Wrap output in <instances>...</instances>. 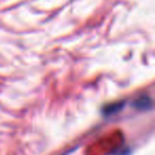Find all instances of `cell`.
<instances>
[{
    "label": "cell",
    "mask_w": 155,
    "mask_h": 155,
    "mask_svg": "<svg viewBox=\"0 0 155 155\" xmlns=\"http://www.w3.org/2000/svg\"><path fill=\"white\" fill-rule=\"evenodd\" d=\"M134 106H135L137 110H150L152 107V99H151L149 96H141L140 98L135 100L134 102Z\"/></svg>",
    "instance_id": "1"
},
{
    "label": "cell",
    "mask_w": 155,
    "mask_h": 155,
    "mask_svg": "<svg viewBox=\"0 0 155 155\" xmlns=\"http://www.w3.org/2000/svg\"><path fill=\"white\" fill-rule=\"evenodd\" d=\"M124 105V102H114V103H110L103 107V113L105 115H112L120 110Z\"/></svg>",
    "instance_id": "2"
}]
</instances>
